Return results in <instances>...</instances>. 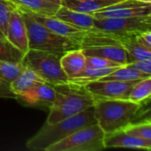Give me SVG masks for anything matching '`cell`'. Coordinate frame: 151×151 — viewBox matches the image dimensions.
<instances>
[{
    "label": "cell",
    "instance_id": "cell-1",
    "mask_svg": "<svg viewBox=\"0 0 151 151\" xmlns=\"http://www.w3.org/2000/svg\"><path fill=\"white\" fill-rule=\"evenodd\" d=\"M95 123L96 122L92 106L60 121L51 124L45 123L33 137L27 140L26 148L32 151H46L50 146L62 141L74 132Z\"/></svg>",
    "mask_w": 151,
    "mask_h": 151
},
{
    "label": "cell",
    "instance_id": "cell-2",
    "mask_svg": "<svg viewBox=\"0 0 151 151\" xmlns=\"http://www.w3.org/2000/svg\"><path fill=\"white\" fill-rule=\"evenodd\" d=\"M142 107L129 99H96L93 105L96 122L105 134L137 120Z\"/></svg>",
    "mask_w": 151,
    "mask_h": 151
},
{
    "label": "cell",
    "instance_id": "cell-3",
    "mask_svg": "<svg viewBox=\"0 0 151 151\" xmlns=\"http://www.w3.org/2000/svg\"><path fill=\"white\" fill-rule=\"evenodd\" d=\"M56 95L46 123L51 124L76 115L92 107L95 98L84 85L72 82L54 85Z\"/></svg>",
    "mask_w": 151,
    "mask_h": 151
},
{
    "label": "cell",
    "instance_id": "cell-4",
    "mask_svg": "<svg viewBox=\"0 0 151 151\" xmlns=\"http://www.w3.org/2000/svg\"><path fill=\"white\" fill-rule=\"evenodd\" d=\"M18 9L22 14L27 27L29 49L59 54H64L68 50L81 49L76 41L49 30L28 13L19 8Z\"/></svg>",
    "mask_w": 151,
    "mask_h": 151
},
{
    "label": "cell",
    "instance_id": "cell-5",
    "mask_svg": "<svg viewBox=\"0 0 151 151\" xmlns=\"http://www.w3.org/2000/svg\"><path fill=\"white\" fill-rule=\"evenodd\" d=\"M62 55L29 49L24 55L21 63L24 66L37 73L46 82L58 85L68 81V77L64 73L60 64Z\"/></svg>",
    "mask_w": 151,
    "mask_h": 151
},
{
    "label": "cell",
    "instance_id": "cell-6",
    "mask_svg": "<svg viewBox=\"0 0 151 151\" xmlns=\"http://www.w3.org/2000/svg\"><path fill=\"white\" fill-rule=\"evenodd\" d=\"M104 132L96 124L83 127L62 141L50 146L46 151H100L105 150Z\"/></svg>",
    "mask_w": 151,
    "mask_h": 151
},
{
    "label": "cell",
    "instance_id": "cell-7",
    "mask_svg": "<svg viewBox=\"0 0 151 151\" xmlns=\"http://www.w3.org/2000/svg\"><path fill=\"white\" fill-rule=\"evenodd\" d=\"M94 27L113 33L136 35L139 33L151 30V15L95 19Z\"/></svg>",
    "mask_w": 151,
    "mask_h": 151
},
{
    "label": "cell",
    "instance_id": "cell-8",
    "mask_svg": "<svg viewBox=\"0 0 151 151\" xmlns=\"http://www.w3.org/2000/svg\"><path fill=\"white\" fill-rule=\"evenodd\" d=\"M140 80L131 81H94L85 84V88L96 99H127L128 95Z\"/></svg>",
    "mask_w": 151,
    "mask_h": 151
},
{
    "label": "cell",
    "instance_id": "cell-9",
    "mask_svg": "<svg viewBox=\"0 0 151 151\" xmlns=\"http://www.w3.org/2000/svg\"><path fill=\"white\" fill-rule=\"evenodd\" d=\"M91 15H93L95 19L151 15V4H145L136 0H123L101 11L96 12Z\"/></svg>",
    "mask_w": 151,
    "mask_h": 151
},
{
    "label": "cell",
    "instance_id": "cell-10",
    "mask_svg": "<svg viewBox=\"0 0 151 151\" xmlns=\"http://www.w3.org/2000/svg\"><path fill=\"white\" fill-rule=\"evenodd\" d=\"M5 37L24 55L29 50L27 27L22 14L17 7L10 12Z\"/></svg>",
    "mask_w": 151,
    "mask_h": 151
},
{
    "label": "cell",
    "instance_id": "cell-11",
    "mask_svg": "<svg viewBox=\"0 0 151 151\" xmlns=\"http://www.w3.org/2000/svg\"><path fill=\"white\" fill-rule=\"evenodd\" d=\"M55 95L54 85L44 82L18 95L15 99L25 106L50 108L55 99Z\"/></svg>",
    "mask_w": 151,
    "mask_h": 151
},
{
    "label": "cell",
    "instance_id": "cell-12",
    "mask_svg": "<svg viewBox=\"0 0 151 151\" xmlns=\"http://www.w3.org/2000/svg\"><path fill=\"white\" fill-rule=\"evenodd\" d=\"M105 149L111 148H124V149H135V150H151V141L143 140L129 134H127L122 129L115 132L106 134L104 136Z\"/></svg>",
    "mask_w": 151,
    "mask_h": 151
},
{
    "label": "cell",
    "instance_id": "cell-13",
    "mask_svg": "<svg viewBox=\"0 0 151 151\" xmlns=\"http://www.w3.org/2000/svg\"><path fill=\"white\" fill-rule=\"evenodd\" d=\"M19 8V7H18ZM28 13L31 17H33L36 21H38L40 24L47 27L49 30L59 35H63L65 37H69L74 41H76V38L79 35V33L81 31V28H77L63 20H60L54 16H47V15H42L39 13H35L27 10H24L22 8H19Z\"/></svg>",
    "mask_w": 151,
    "mask_h": 151
},
{
    "label": "cell",
    "instance_id": "cell-14",
    "mask_svg": "<svg viewBox=\"0 0 151 151\" xmlns=\"http://www.w3.org/2000/svg\"><path fill=\"white\" fill-rule=\"evenodd\" d=\"M21 62H9L0 60V97L13 98L15 95L11 91L10 84L24 69Z\"/></svg>",
    "mask_w": 151,
    "mask_h": 151
},
{
    "label": "cell",
    "instance_id": "cell-15",
    "mask_svg": "<svg viewBox=\"0 0 151 151\" xmlns=\"http://www.w3.org/2000/svg\"><path fill=\"white\" fill-rule=\"evenodd\" d=\"M60 64L68 79L78 75L86 66V55L82 49L65 52L60 58Z\"/></svg>",
    "mask_w": 151,
    "mask_h": 151
},
{
    "label": "cell",
    "instance_id": "cell-16",
    "mask_svg": "<svg viewBox=\"0 0 151 151\" xmlns=\"http://www.w3.org/2000/svg\"><path fill=\"white\" fill-rule=\"evenodd\" d=\"M54 17L81 29H88L94 27L95 18L93 15L76 12L62 5L57 10Z\"/></svg>",
    "mask_w": 151,
    "mask_h": 151
},
{
    "label": "cell",
    "instance_id": "cell-17",
    "mask_svg": "<svg viewBox=\"0 0 151 151\" xmlns=\"http://www.w3.org/2000/svg\"><path fill=\"white\" fill-rule=\"evenodd\" d=\"M46 82L37 73L29 67L25 66L19 74L10 84L11 91L17 96L23 92Z\"/></svg>",
    "mask_w": 151,
    "mask_h": 151
},
{
    "label": "cell",
    "instance_id": "cell-18",
    "mask_svg": "<svg viewBox=\"0 0 151 151\" xmlns=\"http://www.w3.org/2000/svg\"><path fill=\"white\" fill-rule=\"evenodd\" d=\"M86 56H96L107 58L119 65H125L128 64V57L126 50L121 46L110 45L82 49Z\"/></svg>",
    "mask_w": 151,
    "mask_h": 151
},
{
    "label": "cell",
    "instance_id": "cell-19",
    "mask_svg": "<svg viewBox=\"0 0 151 151\" xmlns=\"http://www.w3.org/2000/svg\"><path fill=\"white\" fill-rule=\"evenodd\" d=\"M123 0H61L62 6L71 10L92 14Z\"/></svg>",
    "mask_w": 151,
    "mask_h": 151
},
{
    "label": "cell",
    "instance_id": "cell-20",
    "mask_svg": "<svg viewBox=\"0 0 151 151\" xmlns=\"http://www.w3.org/2000/svg\"><path fill=\"white\" fill-rule=\"evenodd\" d=\"M119 67L120 66H113V67H107V68H93L86 65L85 68L78 75L68 79V81L79 85H85L90 81L99 80L100 78L112 73Z\"/></svg>",
    "mask_w": 151,
    "mask_h": 151
},
{
    "label": "cell",
    "instance_id": "cell-21",
    "mask_svg": "<svg viewBox=\"0 0 151 151\" xmlns=\"http://www.w3.org/2000/svg\"><path fill=\"white\" fill-rule=\"evenodd\" d=\"M151 96V76L142 79L131 89L127 99L141 104H149Z\"/></svg>",
    "mask_w": 151,
    "mask_h": 151
},
{
    "label": "cell",
    "instance_id": "cell-22",
    "mask_svg": "<svg viewBox=\"0 0 151 151\" xmlns=\"http://www.w3.org/2000/svg\"><path fill=\"white\" fill-rule=\"evenodd\" d=\"M147 77H150L147 74L142 73L127 65H122L113 71L112 73L100 78L97 81H131L134 80H142Z\"/></svg>",
    "mask_w": 151,
    "mask_h": 151
},
{
    "label": "cell",
    "instance_id": "cell-23",
    "mask_svg": "<svg viewBox=\"0 0 151 151\" xmlns=\"http://www.w3.org/2000/svg\"><path fill=\"white\" fill-rule=\"evenodd\" d=\"M122 47L126 50L128 63L134 60H148L151 59V50H149L140 45L135 41V35L129 37L122 44Z\"/></svg>",
    "mask_w": 151,
    "mask_h": 151
},
{
    "label": "cell",
    "instance_id": "cell-24",
    "mask_svg": "<svg viewBox=\"0 0 151 151\" xmlns=\"http://www.w3.org/2000/svg\"><path fill=\"white\" fill-rule=\"evenodd\" d=\"M127 134H129L133 136L151 141V120L148 117L141 121H133L127 124L125 127L122 128Z\"/></svg>",
    "mask_w": 151,
    "mask_h": 151
},
{
    "label": "cell",
    "instance_id": "cell-25",
    "mask_svg": "<svg viewBox=\"0 0 151 151\" xmlns=\"http://www.w3.org/2000/svg\"><path fill=\"white\" fill-rule=\"evenodd\" d=\"M24 54L13 46L6 38H0V60L21 62Z\"/></svg>",
    "mask_w": 151,
    "mask_h": 151
},
{
    "label": "cell",
    "instance_id": "cell-26",
    "mask_svg": "<svg viewBox=\"0 0 151 151\" xmlns=\"http://www.w3.org/2000/svg\"><path fill=\"white\" fill-rule=\"evenodd\" d=\"M17 6L8 0H0V30L5 36L10 12ZM6 38V37H5Z\"/></svg>",
    "mask_w": 151,
    "mask_h": 151
},
{
    "label": "cell",
    "instance_id": "cell-27",
    "mask_svg": "<svg viewBox=\"0 0 151 151\" xmlns=\"http://www.w3.org/2000/svg\"><path fill=\"white\" fill-rule=\"evenodd\" d=\"M86 65L93 68H107L113 66H121L122 65H119L118 63L101 57L86 56Z\"/></svg>",
    "mask_w": 151,
    "mask_h": 151
},
{
    "label": "cell",
    "instance_id": "cell-28",
    "mask_svg": "<svg viewBox=\"0 0 151 151\" xmlns=\"http://www.w3.org/2000/svg\"><path fill=\"white\" fill-rule=\"evenodd\" d=\"M128 67H131L142 73L151 76V59L148 60H134L127 64Z\"/></svg>",
    "mask_w": 151,
    "mask_h": 151
},
{
    "label": "cell",
    "instance_id": "cell-29",
    "mask_svg": "<svg viewBox=\"0 0 151 151\" xmlns=\"http://www.w3.org/2000/svg\"><path fill=\"white\" fill-rule=\"evenodd\" d=\"M135 41L140 45L151 50V30L137 34L135 35Z\"/></svg>",
    "mask_w": 151,
    "mask_h": 151
},
{
    "label": "cell",
    "instance_id": "cell-30",
    "mask_svg": "<svg viewBox=\"0 0 151 151\" xmlns=\"http://www.w3.org/2000/svg\"><path fill=\"white\" fill-rule=\"evenodd\" d=\"M43 2H47V3H51V4H58V5H61L60 2L61 0H42Z\"/></svg>",
    "mask_w": 151,
    "mask_h": 151
},
{
    "label": "cell",
    "instance_id": "cell-31",
    "mask_svg": "<svg viewBox=\"0 0 151 151\" xmlns=\"http://www.w3.org/2000/svg\"><path fill=\"white\" fill-rule=\"evenodd\" d=\"M142 3H145V4H151V0H136Z\"/></svg>",
    "mask_w": 151,
    "mask_h": 151
},
{
    "label": "cell",
    "instance_id": "cell-32",
    "mask_svg": "<svg viewBox=\"0 0 151 151\" xmlns=\"http://www.w3.org/2000/svg\"><path fill=\"white\" fill-rule=\"evenodd\" d=\"M0 38H5V36H4V35L3 34V32L0 30Z\"/></svg>",
    "mask_w": 151,
    "mask_h": 151
}]
</instances>
